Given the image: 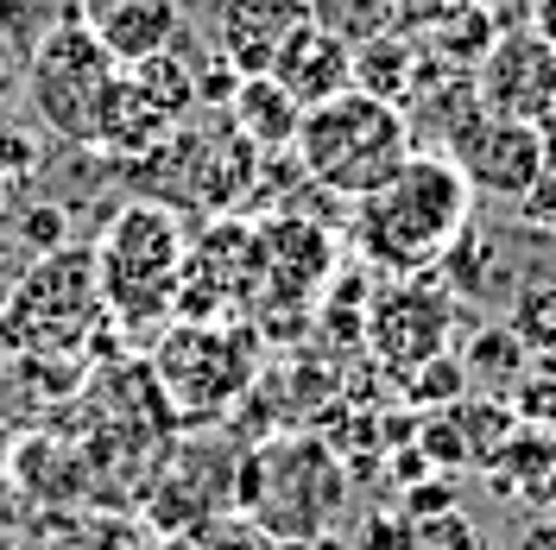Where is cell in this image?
I'll use <instances>...</instances> for the list:
<instances>
[{
  "instance_id": "17",
  "label": "cell",
  "mask_w": 556,
  "mask_h": 550,
  "mask_svg": "<svg viewBox=\"0 0 556 550\" xmlns=\"http://www.w3.org/2000/svg\"><path fill=\"white\" fill-rule=\"evenodd\" d=\"M76 386L83 379H70L51 361H38L33 348L13 342L7 323H0V424H20V417H38L45 405H64Z\"/></svg>"
},
{
  "instance_id": "12",
  "label": "cell",
  "mask_w": 556,
  "mask_h": 550,
  "mask_svg": "<svg viewBox=\"0 0 556 550\" xmlns=\"http://www.w3.org/2000/svg\"><path fill=\"white\" fill-rule=\"evenodd\" d=\"M475 96L493 114H513V121L544 127L556 114V45L538 33L493 38V51L481 58V76H475Z\"/></svg>"
},
{
  "instance_id": "5",
  "label": "cell",
  "mask_w": 556,
  "mask_h": 550,
  "mask_svg": "<svg viewBox=\"0 0 556 550\" xmlns=\"http://www.w3.org/2000/svg\"><path fill=\"white\" fill-rule=\"evenodd\" d=\"M146 374L159 386L172 424H208V417L228 412L235 399L253 392V379H260V336H253V323L184 316V323H172L159 336Z\"/></svg>"
},
{
  "instance_id": "28",
  "label": "cell",
  "mask_w": 556,
  "mask_h": 550,
  "mask_svg": "<svg viewBox=\"0 0 556 550\" xmlns=\"http://www.w3.org/2000/svg\"><path fill=\"white\" fill-rule=\"evenodd\" d=\"M538 507H551V513H556V475H551V487H544V500H538Z\"/></svg>"
},
{
  "instance_id": "13",
  "label": "cell",
  "mask_w": 556,
  "mask_h": 550,
  "mask_svg": "<svg viewBox=\"0 0 556 550\" xmlns=\"http://www.w3.org/2000/svg\"><path fill=\"white\" fill-rule=\"evenodd\" d=\"M311 20V0H215V58L235 76H266L278 45Z\"/></svg>"
},
{
  "instance_id": "11",
  "label": "cell",
  "mask_w": 556,
  "mask_h": 550,
  "mask_svg": "<svg viewBox=\"0 0 556 550\" xmlns=\"http://www.w3.org/2000/svg\"><path fill=\"white\" fill-rule=\"evenodd\" d=\"M329 273H336V241L316 222L278 215L266 228H253V304L311 310V298H323Z\"/></svg>"
},
{
  "instance_id": "10",
  "label": "cell",
  "mask_w": 556,
  "mask_h": 550,
  "mask_svg": "<svg viewBox=\"0 0 556 550\" xmlns=\"http://www.w3.org/2000/svg\"><path fill=\"white\" fill-rule=\"evenodd\" d=\"M450 159L455 172L475 184V197H506V203H525L538 190V177L551 165V146L531 121H513V114H493L481 108V96L450 121Z\"/></svg>"
},
{
  "instance_id": "23",
  "label": "cell",
  "mask_w": 556,
  "mask_h": 550,
  "mask_svg": "<svg viewBox=\"0 0 556 550\" xmlns=\"http://www.w3.org/2000/svg\"><path fill=\"white\" fill-rule=\"evenodd\" d=\"M462 392H468V367H462V354H437L430 367H417V374L405 379V399H412V405H430V412L455 405Z\"/></svg>"
},
{
  "instance_id": "26",
  "label": "cell",
  "mask_w": 556,
  "mask_h": 550,
  "mask_svg": "<svg viewBox=\"0 0 556 550\" xmlns=\"http://www.w3.org/2000/svg\"><path fill=\"white\" fill-rule=\"evenodd\" d=\"M278 550H348L336 532H323V538H291V545H278Z\"/></svg>"
},
{
  "instance_id": "19",
  "label": "cell",
  "mask_w": 556,
  "mask_h": 550,
  "mask_svg": "<svg viewBox=\"0 0 556 550\" xmlns=\"http://www.w3.org/2000/svg\"><path fill=\"white\" fill-rule=\"evenodd\" d=\"M311 20L329 26V33H342L348 45H367V38L392 33L399 0H311Z\"/></svg>"
},
{
  "instance_id": "8",
  "label": "cell",
  "mask_w": 556,
  "mask_h": 550,
  "mask_svg": "<svg viewBox=\"0 0 556 550\" xmlns=\"http://www.w3.org/2000/svg\"><path fill=\"white\" fill-rule=\"evenodd\" d=\"M235 475H241V449L222 437H184V443L159 449L146 468V525L159 538H190L197 525L235 513Z\"/></svg>"
},
{
  "instance_id": "4",
  "label": "cell",
  "mask_w": 556,
  "mask_h": 550,
  "mask_svg": "<svg viewBox=\"0 0 556 550\" xmlns=\"http://www.w3.org/2000/svg\"><path fill=\"white\" fill-rule=\"evenodd\" d=\"M0 323L13 342H26L38 361H51L58 374L89 379L96 348L108 329L102 278H96V247H58L38 253L33 273L13 285V298L0 304Z\"/></svg>"
},
{
  "instance_id": "16",
  "label": "cell",
  "mask_w": 556,
  "mask_h": 550,
  "mask_svg": "<svg viewBox=\"0 0 556 550\" xmlns=\"http://www.w3.org/2000/svg\"><path fill=\"white\" fill-rule=\"evenodd\" d=\"M228 127H235L260 159H273V152H291V146H298L304 108L291 102L273 76H241L235 96H228Z\"/></svg>"
},
{
  "instance_id": "15",
  "label": "cell",
  "mask_w": 556,
  "mask_h": 550,
  "mask_svg": "<svg viewBox=\"0 0 556 550\" xmlns=\"http://www.w3.org/2000/svg\"><path fill=\"white\" fill-rule=\"evenodd\" d=\"M76 20L102 38V51H114L121 64L159 58L184 33V7L177 0H76Z\"/></svg>"
},
{
  "instance_id": "1",
  "label": "cell",
  "mask_w": 556,
  "mask_h": 550,
  "mask_svg": "<svg viewBox=\"0 0 556 550\" xmlns=\"http://www.w3.org/2000/svg\"><path fill=\"white\" fill-rule=\"evenodd\" d=\"M475 222V184L450 152H412L374 197L354 203V247L386 278L437 273L443 253Z\"/></svg>"
},
{
  "instance_id": "24",
  "label": "cell",
  "mask_w": 556,
  "mask_h": 550,
  "mask_svg": "<svg viewBox=\"0 0 556 550\" xmlns=\"http://www.w3.org/2000/svg\"><path fill=\"white\" fill-rule=\"evenodd\" d=\"M177 550H278L253 518L241 513H222V518H208V525H197L190 538H172Z\"/></svg>"
},
{
  "instance_id": "14",
  "label": "cell",
  "mask_w": 556,
  "mask_h": 550,
  "mask_svg": "<svg viewBox=\"0 0 556 550\" xmlns=\"http://www.w3.org/2000/svg\"><path fill=\"white\" fill-rule=\"evenodd\" d=\"M266 76H273V83L298 108L336 102V96H348V89H354V45H348L342 33H329V26L304 20L298 33L278 45V58H273V70H266Z\"/></svg>"
},
{
  "instance_id": "22",
  "label": "cell",
  "mask_w": 556,
  "mask_h": 550,
  "mask_svg": "<svg viewBox=\"0 0 556 550\" xmlns=\"http://www.w3.org/2000/svg\"><path fill=\"white\" fill-rule=\"evenodd\" d=\"M506 329L519 336V348L531 354V361H538V354H551V348H556V285H531V291H519Z\"/></svg>"
},
{
  "instance_id": "18",
  "label": "cell",
  "mask_w": 556,
  "mask_h": 550,
  "mask_svg": "<svg viewBox=\"0 0 556 550\" xmlns=\"http://www.w3.org/2000/svg\"><path fill=\"white\" fill-rule=\"evenodd\" d=\"M354 89L405 108L417 96V51L399 33H380V38H367V45H354Z\"/></svg>"
},
{
  "instance_id": "2",
  "label": "cell",
  "mask_w": 556,
  "mask_h": 550,
  "mask_svg": "<svg viewBox=\"0 0 556 550\" xmlns=\"http://www.w3.org/2000/svg\"><path fill=\"white\" fill-rule=\"evenodd\" d=\"M342 507H348V468L316 430H278L266 443L241 449L235 513L253 518L273 545L336 532Z\"/></svg>"
},
{
  "instance_id": "6",
  "label": "cell",
  "mask_w": 556,
  "mask_h": 550,
  "mask_svg": "<svg viewBox=\"0 0 556 550\" xmlns=\"http://www.w3.org/2000/svg\"><path fill=\"white\" fill-rule=\"evenodd\" d=\"M184 222L172 203L139 197L127 203L96 241V278H102V304L114 323L127 329H152L159 316L177 310V285H184Z\"/></svg>"
},
{
  "instance_id": "25",
  "label": "cell",
  "mask_w": 556,
  "mask_h": 550,
  "mask_svg": "<svg viewBox=\"0 0 556 550\" xmlns=\"http://www.w3.org/2000/svg\"><path fill=\"white\" fill-rule=\"evenodd\" d=\"M500 550H556V513L538 507V513L513 518V532L500 538Z\"/></svg>"
},
{
  "instance_id": "21",
  "label": "cell",
  "mask_w": 556,
  "mask_h": 550,
  "mask_svg": "<svg viewBox=\"0 0 556 550\" xmlns=\"http://www.w3.org/2000/svg\"><path fill=\"white\" fill-rule=\"evenodd\" d=\"M462 367H468V379H486V386H519L525 374H531V354L519 348V336L513 329H481L475 336V354H462Z\"/></svg>"
},
{
  "instance_id": "3",
  "label": "cell",
  "mask_w": 556,
  "mask_h": 550,
  "mask_svg": "<svg viewBox=\"0 0 556 550\" xmlns=\"http://www.w3.org/2000/svg\"><path fill=\"white\" fill-rule=\"evenodd\" d=\"M412 152L417 139L405 108L380 102L367 89H348L336 102L304 108V127H298V146H291L298 172L311 177L323 197H342V203L374 197Z\"/></svg>"
},
{
  "instance_id": "7",
  "label": "cell",
  "mask_w": 556,
  "mask_h": 550,
  "mask_svg": "<svg viewBox=\"0 0 556 550\" xmlns=\"http://www.w3.org/2000/svg\"><path fill=\"white\" fill-rule=\"evenodd\" d=\"M114 83H121V58L102 51V38L83 20L45 26L33 58H26V102L64 146H96L102 139V114Z\"/></svg>"
},
{
  "instance_id": "27",
  "label": "cell",
  "mask_w": 556,
  "mask_h": 550,
  "mask_svg": "<svg viewBox=\"0 0 556 550\" xmlns=\"http://www.w3.org/2000/svg\"><path fill=\"white\" fill-rule=\"evenodd\" d=\"M538 38L556 45V0H538Z\"/></svg>"
},
{
  "instance_id": "20",
  "label": "cell",
  "mask_w": 556,
  "mask_h": 550,
  "mask_svg": "<svg viewBox=\"0 0 556 550\" xmlns=\"http://www.w3.org/2000/svg\"><path fill=\"white\" fill-rule=\"evenodd\" d=\"M430 38H437V58H450V70H468V64H481L486 51H493V20H486L481 7L455 0V13Z\"/></svg>"
},
{
  "instance_id": "9",
  "label": "cell",
  "mask_w": 556,
  "mask_h": 550,
  "mask_svg": "<svg viewBox=\"0 0 556 550\" xmlns=\"http://www.w3.org/2000/svg\"><path fill=\"white\" fill-rule=\"evenodd\" d=\"M455 304L462 298L443 285V273L386 278L380 291H374V304H367V316H361V342L374 348V361L405 386L417 367H430L437 354H450Z\"/></svg>"
},
{
  "instance_id": "29",
  "label": "cell",
  "mask_w": 556,
  "mask_h": 550,
  "mask_svg": "<svg viewBox=\"0 0 556 550\" xmlns=\"http://www.w3.org/2000/svg\"><path fill=\"white\" fill-rule=\"evenodd\" d=\"M0 487H7V443H0Z\"/></svg>"
}]
</instances>
